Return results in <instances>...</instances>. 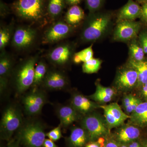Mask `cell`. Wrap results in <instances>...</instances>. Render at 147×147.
Listing matches in <instances>:
<instances>
[{
    "label": "cell",
    "mask_w": 147,
    "mask_h": 147,
    "mask_svg": "<svg viewBox=\"0 0 147 147\" xmlns=\"http://www.w3.org/2000/svg\"><path fill=\"white\" fill-rule=\"evenodd\" d=\"M131 123L136 126H147V102H141L130 116Z\"/></svg>",
    "instance_id": "d6986e66"
},
{
    "label": "cell",
    "mask_w": 147,
    "mask_h": 147,
    "mask_svg": "<svg viewBox=\"0 0 147 147\" xmlns=\"http://www.w3.org/2000/svg\"><path fill=\"white\" fill-rule=\"evenodd\" d=\"M66 5L65 0H48L47 15L53 19L57 18L62 13Z\"/></svg>",
    "instance_id": "cb8c5ba5"
},
{
    "label": "cell",
    "mask_w": 147,
    "mask_h": 147,
    "mask_svg": "<svg viewBox=\"0 0 147 147\" xmlns=\"http://www.w3.org/2000/svg\"><path fill=\"white\" fill-rule=\"evenodd\" d=\"M57 115L61 125L67 127L76 121L78 118L77 111L72 106H61L57 111Z\"/></svg>",
    "instance_id": "e0dca14e"
},
{
    "label": "cell",
    "mask_w": 147,
    "mask_h": 147,
    "mask_svg": "<svg viewBox=\"0 0 147 147\" xmlns=\"http://www.w3.org/2000/svg\"><path fill=\"white\" fill-rule=\"evenodd\" d=\"M91 97L95 101L103 102V103L110 102L113 98V97L103 95L96 92H95L92 95Z\"/></svg>",
    "instance_id": "d6a6232c"
},
{
    "label": "cell",
    "mask_w": 147,
    "mask_h": 147,
    "mask_svg": "<svg viewBox=\"0 0 147 147\" xmlns=\"http://www.w3.org/2000/svg\"><path fill=\"white\" fill-rule=\"evenodd\" d=\"M141 24L135 21L123 20L117 22L114 33L116 41L127 42L135 39L139 34Z\"/></svg>",
    "instance_id": "52a82bcc"
},
{
    "label": "cell",
    "mask_w": 147,
    "mask_h": 147,
    "mask_svg": "<svg viewBox=\"0 0 147 147\" xmlns=\"http://www.w3.org/2000/svg\"><path fill=\"white\" fill-rule=\"evenodd\" d=\"M46 136L53 142H56L62 137L61 126H59L53 129L46 134Z\"/></svg>",
    "instance_id": "1f68e13d"
},
{
    "label": "cell",
    "mask_w": 147,
    "mask_h": 147,
    "mask_svg": "<svg viewBox=\"0 0 147 147\" xmlns=\"http://www.w3.org/2000/svg\"><path fill=\"white\" fill-rule=\"evenodd\" d=\"M42 83L48 89L61 90L67 85V79L62 72L57 70H51L47 72Z\"/></svg>",
    "instance_id": "5bb4252c"
},
{
    "label": "cell",
    "mask_w": 147,
    "mask_h": 147,
    "mask_svg": "<svg viewBox=\"0 0 147 147\" xmlns=\"http://www.w3.org/2000/svg\"><path fill=\"white\" fill-rule=\"evenodd\" d=\"M37 60L36 57H31L22 62L18 66L14 77L15 86L18 92L22 93L32 86Z\"/></svg>",
    "instance_id": "277c9868"
},
{
    "label": "cell",
    "mask_w": 147,
    "mask_h": 147,
    "mask_svg": "<svg viewBox=\"0 0 147 147\" xmlns=\"http://www.w3.org/2000/svg\"><path fill=\"white\" fill-rule=\"evenodd\" d=\"M86 147H100V146L97 142H92L87 144Z\"/></svg>",
    "instance_id": "7bdbcfd3"
},
{
    "label": "cell",
    "mask_w": 147,
    "mask_h": 147,
    "mask_svg": "<svg viewBox=\"0 0 147 147\" xmlns=\"http://www.w3.org/2000/svg\"><path fill=\"white\" fill-rule=\"evenodd\" d=\"M142 93L143 97L147 100V83L142 86Z\"/></svg>",
    "instance_id": "ab89813d"
},
{
    "label": "cell",
    "mask_w": 147,
    "mask_h": 147,
    "mask_svg": "<svg viewBox=\"0 0 147 147\" xmlns=\"http://www.w3.org/2000/svg\"><path fill=\"white\" fill-rule=\"evenodd\" d=\"M82 125L88 134L89 140L92 142L107 135L110 131L105 121L94 114L85 117Z\"/></svg>",
    "instance_id": "8992f818"
},
{
    "label": "cell",
    "mask_w": 147,
    "mask_h": 147,
    "mask_svg": "<svg viewBox=\"0 0 147 147\" xmlns=\"http://www.w3.org/2000/svg\"><path fill=\"white\" fill-rule=\"evenodd\" d=\"M133 97V96H132L128 95L126 96L123 99V105L125 108L130 105Z\"/></svg>",
    "instance_id": "74e56055"
},
{
    "label": "cell",
    "mask_w": 147,
    "mask_h": 147,
    "mask_svg": "<svg viewBox=\"0 0 147 147\" xmlns=\"http://www.w3.org/2000/svg\"><path fill=\"white\" fill-rule=\"evenodd\" d=\"M92 45L86 49L74 54L73 56L74 62L79 64L81 62H86L93 58Z\"/></svg>",
    "instance_id": "484cf974"
},
{
    "label": "cell",
    "mask_w": 147,
    "mask_h": 147,
    "mask_svg": "<svg viewBox=\"0 0 147 147\" xmlns=\"http://www.w3.org/2000/svg\"><path fill=\"white\" fill-rule=\"evenodd\" d=\"M104 0H85L87 8L90 13H94L98 11L103 4Z\"/></svg>",
    "instance_id": "f546056e"
},
{
    "label": "cell",
    "mask_w": 147,
    "mask_h": 147,
    "mask_svg": "<svg viewBox=\"0 0 147 147\" xmlns=\"http://www.w3.org/2000/svg\"><path fill=\"white\" fill-rule=\"evenodd\" d=\"M142 147H147V141H144L142 144Z\"/></svg>",
    "instance_id": "f6af8a7d"
},
{
    "label": "cell",
    "mask_w": 147,
    "mask_h": 147,
    "mask_svg": "<svg viewBox=\"0 0 147 147\" xmlns=\"http://www.w3.org/2000/svg\"><path fill=\"white\" fill-rule=\"evenodd\" d=\"M104 111L105 121L109 130L123 124L130 116L125 114L117 102L100 106Z\"/></svg>",
    "instance_id": "9c48e42d"
},
{
    "label": "cell",
    "mask_w": 147,
    "mask_h": 147,
    "mask_svg": "<svg viewBox=\"0 0 147 147\" xmlns=\"http://www.w3.org/2000/svg\"><path fill=\"white\" fill-rule=\"evenodd\" d=\"M73 29V27L65 21H57L45 32L42 37V42L52 44L61 41L71 34Z\"/></svg>",
    "instance_id": "ba28073f"
},
{
    "label": "cell",
    "mask_w": 147,
    "mask_h": 147,
    "mask_svg": "<svg viewBox=\"0 0 147 147\" xmlns=\"http://www.w3.org/2000/svg\"><path fill=\"white\" fill-rule=\"evenodd\" d=\"M46 134L40 122H29L21 127L18 134V142L25 147H43Z\"/></svg>",
    "instance_id": "3957f363"
},
{
    "label": "cell",
    "mask_w": 147,
    "mask_h": 147,
    "mask_svg": "<svg viewBox=\"0 0 147 147\" xmlns=\"http://www.w3.org/2000/svg\"><path fill=\"white\" fill-rule=\"evenodd\" d=\"M43 147H58L55 143L50 139H45Z\"/></svg>",
    "instance_id": "8d00e7d4"
},
{
    "label": "cell",
    "mask_w": 147,
    "mask_h": 147,
    "mask_svg": "<svg viewBox=\"0 0 147 147\" xmlns=\"http://www.w3.org/2000/svg\"><path fill=\"white\" fill-rule=\"evenodd\" d=\"M139 42L144 49L145 54H147V32L142 33L140 35Z\"/></svg>",
    "instance_id": "e575fe53"
},
{
    "label": "cell",
    "mask_w": 147,
    "mask_h": 147,
    "mask_svg": "<svg viewBox=\"0 0 147 147\" xmlns=\"http://www.w3.org/2000/svg\"><path fill=\"white\" fill-rule=\"evenodd\" d=\"M142 13V7L133 0H128L127 3L121 7L117 13V22L123 20L135 21L140 18Z\"/></svg>",
    "instance_id": "9a60e30c"
},
{
    "label": "cell",
    "mask_w": 147,
    "mask_h": 147,
    "mask_svg": "<svg viewBox=\"0 0 147 147\" xmlns=\"http://www.w3.org/2000/svg\"><path fill=\"white\" fill-rule=\"evenodd\" d=\"M88 140V136L84 128L76 127L71 129L69 138V142L71 147H84Z\"/></svg>",
    "instance_id": "44dd1931"
},
{
    "label": "cell",
    "mask_w": 147,
    "mask_h": 147,
    "mask_svg": "<svg viewBox=\"0 0 147 147\" xmlns=\"http://www.w3.org/2000/svg\"><path fill=\"white\" fill-rule=\"evenodd\" d=\"M140 18L144 23L147 24V3L143 4L142 7V13Z\"/></svg>",
    "instance_id": "d590c367"
},
{
    "label": "cell",
    "mask_w": 147,
    "mask_h": 147,
    "mask_svg": "<svg viewBox=\"0 0 147 147\" xmlns=\"http://www.w3.org/2000/svg\"><path fill=\"white\" fill-rule=\"evenodd\" d=\"M138 79L137 71L129 66L119 72L116 79V86L121 90H130L137 85Z\"/></svg>",
    "instance_id": "4fadbf2b"
},
{
    "label": "cell",
    "mask_w": 147,
    "mask_h": 147,
    "mask_svg": "<svg viewBox=\"0 0 147 147\" xmlns=\"http://www.w3.org/2000/svg\"><path fill=\"white\" fill-rule=\"evenodd\" d=\"M131 41L129 46L130 60L135 61L144 60L145 53L140 42H138L135 39Z\"/></svg>",
    "instance_id": "d4e9b609"
},
{
    "label": "cell",
    "mask_w": 147,
    "mask_h": 147,
    "mask_svg": "<svg viewBox=\"0 0 147 147\" xmlns=\"http://www.w3.org/2000/svg\"><path fill=\"white\" fill-rule=\"evenodd\" d=\"M73 47L70 44L62 43L50 50L47 54V59L55 65H64L73 57Z\"/></svg>",
    "instance_id": "8fae6325"
},
{
    "label": "cell",
    "mask_w": 147,
    "mask_h": 147,
    "mask_svg": "<svg viewBox=\"0 0 147 147\" xmlns=\"http://www.w3.org/2000/svg\"><path fill=\"white\" fill-rule=\"evenodd\" d=\"M82 0H65L66 5L71 6L78 5L81 2Z\"/></svg>",
    "instance_id": "f35d334b"
},
{
    "label": "cell",
    "mask_w": 147,
    "mask_h": 147,
    "mask_svg": "<svg viewBox=\"0 0 147 147\" xmlns=\"http://www.w3.org/2000/svg\"><path fill=\"white\" fill-rule=\"evenodd\" d=\"M1 147H4L3 146H1Z\"/></svg>",
    "instance_id": "7dc6e473"
},
{
    "label": "cell",
    "mask_w": 147,
    "mask_h": 147,
    "mask_svg": "<svg viewBox=\"0 0 147 147\" xmlns=\"http://www.w3.org/2000/svg\"><path fill=\"white\" fill-rule=\"evenodd\" d=\"M85 17L84 11L78 5L71 6L65 16V21L73 27L80 24Z\"/></svg>",
    "instance_id": "ffe728a7"
},
{
    "label": "cell",
    "mask_w": 147,
    "mask_h": 147,
    "mask_svg": "<svg viewBox=\"0 0 147 147\" xmlns=\"http://www.w3.org/2000/svg\"><path fill=\"white\" fill-rule=\"evenodd\" d=\"M139 129L134 125H127L122 127L116 134L117 141L122 144L131 143L140 136Z\"/></svg>",
    "instance_id": "2e32d148"
},
{
    "label": "cell",
    "mask_w": 147,
    "mask_h": 147,
    "mask_svg": "<svg viewBox=\"0 0 147 147\" xmlns=\"http://www.w3.org/2000/svg\"><path fill=\"white\" fill-rule=\"evenodd\" d=\"M96 92L111 97L115 95V91L112 88L102 86L99 84H96Z\"/></svg>",
    "instance_id": "4dcf8cb0"
},
{
    "label": "cell",
    "mask_w": 147,
    "mask_h": 147,
    "mask_svg": "<svg viewBox=\"0 0 147 147\" xmlns=\"http://www.w3.org/2000/svg\"><path fill=\"white\" fill-rule=\"evenodd\" d=\"M46 101L45 94L38 91L29 94L25 96L23 99L25 110L27 114L30 115H35L39 114Z\"/></svg>",
    "instance_id": "7c38bea8"
},
{
    "label": "cell",
    "mask_w": 147,
    "mask_h": 147,
    "mask_svg": "<svg viewBox=\"0 0 147 147\" xmlns=\"http://www.w3.org/2000/svg\"><path fill=\"white\" fill-rule=\"evenodd\" d=\"M105 147H119L116 142L114 141H109L105 144Z\"/></svg>",
    "instance_id": "60d3db41"
},
{
    "label": "cell",
    "mask_w": 147,
    "mask_h": 147,
    "mask_svg": "<svg viewBox=\"0 0 147 147\" xmlns=\"http://www.w3.org/2000/svg\"><path fill=\"white\" fill-rule=\"evenodd\" d=\"M137 1V2L141 3H147V0H135Z\"/></svg>",
    "instance_id": "ee69618b"
},
{
    "label": "cell",
    "mask_w": 147,
    "mask_h": 147,
    "mask_svg": "<svg viewBox=\"0 0 147 147\" xmlns=\"http://www.w3.org/2000/svg\"><path fill=\"white\" fill-rule=\"evenodd\" d=\"M71 106L77 111L86 114L93 110L96 104L82 94L73 96L71 100Z\"/></svg>",
    "instance_id": "ac0fdd59"
},
{
    "label": "cell",
    "mask_w": 147,
    "mask_h": 147,
    "mask_svg": "<svg viewBox=\"0 0 147 147\" xmlns=\"http://www.w3.org/2000/svg\"><path fill=\"white\" fill-rule=\"evenodd\" d=\"M102 61L98 59L92 58L90 60L84 63L82 70L84 73L92 74L97 72L100 69Z\"/></svg>",
    "instance_id": "f1b7e54d"
},
{
    "label": "cell",
    "mask_w": 147,
    "mask_h": 147,
    "mask_svg": "<svg viewBox=\"0 0 147 147\" xmlns=\"http://www.w3.org/2000/svg\"><path fill=\"white\" fill-rule=\"evenodd\" d=\"M48 0H16L10 6L18 18L27 21H41L47 15Z\"/></svg>",
    "instance_id": "7a4b0ae2"
},
{
    "label": "cell",
    "mask_w": 147,
    "mask_h": 147,
    "mask_svg": "<svg viewBox=\"0 0 147 147\" xmlns=\"http://www.w3.org/2000/svg\"><path fill=\"white\" fill-rule=\"evenodd\" d=\"M120 147H128L125 144H123Z\"/></svg>",
    "instance_id": "bcb514c9"
},
{
    "label": "cell",
    "mask_w": 147,
    "mask_h": 147,
    "mask_svg": "<svg viewBox=\"0 0 147 147\" xmlns=\"http://www.w3.org/2000/svg\"><path fill=\"white\" fill-rule=\"evenodd\" d=\"M35 29L28 27H19L15 30L12 37V45L18 50H24L31 47L36 39Z\"/></svg>",
    "instance_id": "30bf717a"
},
{
    "label": "cell",
    "mask_w": 147,
    "mask_h": 147,
    "mask_svg": "<svg viewBox=\"0 0 147 147\" xmlns=\"http://www.w3.org/2000/svg\"><path fill=\"white\" fill-rule=\"evenodd\" d=\"M0 12H1V16L3 17L7 16L10 12L11 9L10 7L9 8L8 5L1 0V3H0Z\"/></svg>",
    "instance_id": "836d02e7"
},
{
    "label": "cell",
    "mask_w": 147,
    "mask_h": 147,
    "mask_svg": "<svg viewBox=\"0 0 147 147\" xmlns=\"http://www.w3.org/2000/svg\"><path fill=\"white\" fill-rule=\"evenodd\" d=\"M110 12L90 13L81 33V39L85 42H94L106 33L111 23Z\"/></svg>",
    "instance_id": "6da1fadb"
},
{
    "label": "cell",
    "mask_w": 147,
    "mask_h": 147,
    "mask_svg": "<svg viewBox=\"0 0 147 147\" xmlns=\"http://www.w3.org/2000/svg\"><path fill=\"white\" fill-rule=\"evenodd\" d=\"M11 57L5 52H2L0 57V80L7 81L13 66Z\"/></svg>",
    "instance_id": "7402d4cb"
},
{
    "label": "cell",
    "mask_w": 147,
    "mask_h": 147,
    "mask_svg": "<svg viewBox=\"0 0 147 147\" xmlns=\"http://www.w3.org/2000/svg\"><path fill=\"white\" fill-rule=\"evenodd\" d=\"M22 123V115L18 108L13 106L6 108L1 121V139L9 140L15 131L21 127Z\"/></svg>",
    "instance_id": "5b68a950"
},
{
    "label": "cell",
    "mask_w": 147,
    "mask_h": 147,
    "mask_svg": "<svg viewBox=\"0 0 147 147\" xmlns=\"http://www.w3.org/2000/svg\"><path fill=\"white\" fill-rule=\"evenodd\" d=\"M7 147H21L19 145V143L17 142H11L7 145Z\"/></svg>",
    "instance_id": "b9f144b4"
},
{
    "label": "cell",
    "mask_w": 147,
    "mask_h": 147,
    "mask_svg": "<svg viewBox=\"0 0 147 147\" xmlns=\"http://www.w3.org/2000/svg\"><path fill=\"white\" fill-rule=\"evenodd\" d=\"M13 34L11 27H1L0 29V49L1 50H3L7 46Z\"/></svg>",
    "instance_id": "83f0119b"
},
{
    "label": "cell",
    "mask_w": 147,
    "mask_h": 147,
    "mask_svg": "<svg viewBox=\"0 0 147 147\" xmlns=\"http://www.w3.org/2000/svg\"><path fill=\"white\" fill-rule=\"evenodd\" d=\"M47 72L46 63L43 61H40L35 68L34 79L32 86H35L42 83Z\"/></svg>",
    "instance_id": "4316f807"
},
{
    "label": "cell",
    "mask_w": 147,
    "mask_h": 147,
    "mask_svg": "<svg viewBox=\"0 0 147 147\" xmlns=\"http://www.w3.org/2000/svg\"><path fill=\"white\" fill-rule=\"evenodd\" d=\"M129 65L137 71L138 86H142L147 83V61H135L130 59Z\"/></svg>",
    "instance_id": "603a6c76"
}]
</instances>
